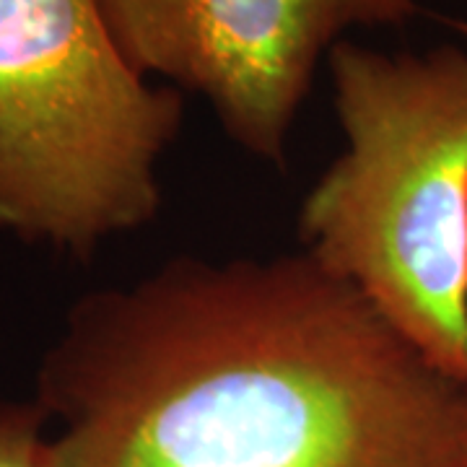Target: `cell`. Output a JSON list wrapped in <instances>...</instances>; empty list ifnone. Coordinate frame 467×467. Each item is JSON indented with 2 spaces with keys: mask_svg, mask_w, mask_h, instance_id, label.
<instances>
[{
  "mask_svg": "<svg viewBox=\"0 0 467 467\" xmlns=\"http://www.w3.org/2000/svg\"><path fill=\"white\" fill-rule=\"evenodd\" d=\"M346 149L304 195L301 252L467 382V50L327 55Z\"/></svg>",
  "mask_w": 467,
  "mask_h": 467,
  "instance_id": "7a4b0ae2",
  "label": "cell"
},
{
  "mask_svg": "<svg viewBox=\"0 0 467 467\" xmlns=\"http://www.w3.org/2000/svg\"><path fill=\"white\" fill-rule=\"evenodd\" d=\"M182 91L150 86L99 0H0V234L88 257L150 223Z\"/></svg>",
  "mask_w": 467,
  "mask_h": 467,
  "instance_id": "3957f363",
  "label": "cell"
},
{
  "mask_svg": "<svg viewBox=\"0 0 467 467\" xmlns=\"http://www.w3.org/2000/svg\"><path fill=\"white\" fill-rule=\"evenodd\" d=\"M143 76L211 101L239 149L281 164L315 70L356 26H400L416 0H99Z\"/></svg>",
  "mask_w": 467,
  "mask_h": 467,
  "instance_id": "277c9868",
  "label": "cell"
},
{
  "mask_svg": "<svg viewBox=\"0 0 467 467\" xmlns=\"http://www.w3.org/2000/svg\"><path fill=\"white\" fill-rule=\"evenodd\" d=\"M50 416L36 400L0 398V467H52Z\"/></svg>",
  "mask_w": 467,
  "mask_h": 467,
  "instance_id": "5b68a950",
  "label": "cell"
},
{
  "mask_svg": "<svg viewBox=\"0 0 467 467\" xmlns=\"http://www.w3.org/2000/svg\"><path fill=\"white\" fill-rule=\"evenodd\" d=\"M34 400L52 467H467V382L304 252L86 294Z\"/></svg>",
  "mask_w": 467,
  "mask_h": 467,
  "instance_id": "6da1fadb",
  "label": "cell"
}]
</instances>
